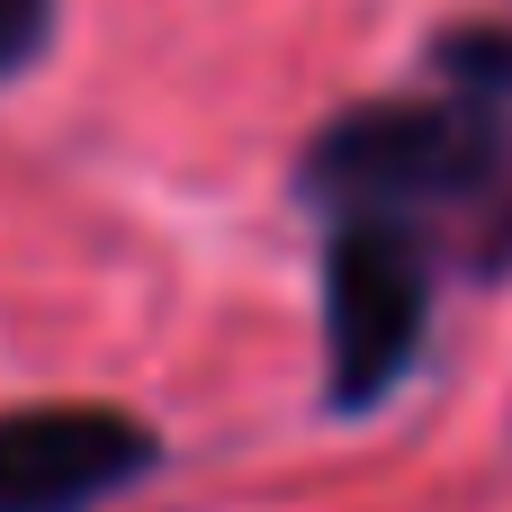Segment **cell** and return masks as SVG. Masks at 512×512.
<instances>
[{
	"label": "cell",
	"mask_w": 512,
	"mask_h": 512,
	"mask_svg": "<svg viewBox=\"0 0 512 512\" xmlns=\"http://www.w3.org/2000/svg\"><path fill=\"white\" fill-rule=\"evenodd\" d=\"M423 315H432V270L423 252L387 225V216H360L333 234L324 252V396L342 414L378 405L414 351H423Z\"/></svg>",
	"instance_id": "6da1fadb"
},
{
	"label": "cell",
	"mask_w": 512,
	"mask_h": 512,
	"mask_svg": "<svg viewBox=\"0 0 512 512\" xmlns=\"http://www.w3.org/2000/svg\"><path fill=\"white\" fill-rule=\"evenodd\" d=\"M486 171H495V126L468 108H414V99L351 108L306 153V189L360 216L414 207V198H468Z\"/></svg>",
	"instance_id": "7a4b0ae2"
},
{
	"label": "cell",
	"mask_w": 512,
	"mask_h": 512,
	"mask_svg": "<svg viewBox=\"0 0 512 512\" xmlns=\"http://www.w3.org/2000/svg\"><path fill=\"white\" fill-rule=\"evenodd\" d=\"M153 468V432L99 405H45L0 423V512H90Z\"/></svg>",
	"instance_id": "3957f363"
},
{
	"label": "cell",
	"mask_w": 512,
	"mask_h": 512,
	"mask_svg": "<svg viewBox=\"0 0 512 512\" xmlns=\"http://www.w3.org/2000/svg\"><path fill=\"white\" fill-rule=\"evenodd\" d=\"M441 63H450L468 90H512V36H495V27L450 36V45H441Z\"/></svg>",
	"instance_id": "277c9868"
},
{
	"label": "cell",
	"mask_w": 512,
	"mask_h": 512,
	"mask_svg": "<svg viewBox=\"0 0 512 512\" xmlns=\"http://www.w3.org/2000/svg\"><path fill=\"white\" fill-rule=\"evenodd\" d=\"M45 18H54V0H0V72H18L45 45Z\"/></svg>",
	"instance_id": "5b68a950"
}]
</instances>
